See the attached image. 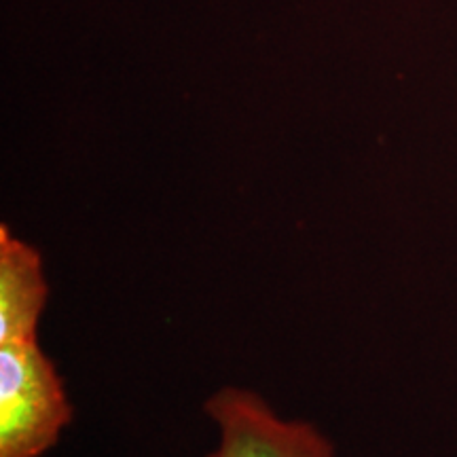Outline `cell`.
<instances>
[{
    "instance_id": "1",
    "label": "cell",
    "mask_w": 457,
    "mask_h": 457,
    "mask_svg": "<svg viewBox=\"0 0 457 457\" xmlns=\"http://www.w3.org/2000/svg\"><path fill=\"white\" fill-rule=\"evenodd\" d=\"M71 420L62 377L38 341L0 345V457H43Z\"/></svg>"
},
{
    "instance_id": "2",
    "label": "cell",
    "mask_w": 457,
    "mask_h": 457,
    "mask_svg": "<svg viewBox=\"0 0 457 457\" xmlns=\"http://www.w3.org/2000/svg\"><path fill=\"white\" fill-rule=\"evenodd\" d=\"M219 445L205 457H335L333 443L310 421L286 420L259 394L222 387L205 403Z\"/></svg>"
},
{
    "instance_id": "3",
    "label": "cell",
    "mask_w": 457,
    "mask_h": 457,
    "mask_svg": "<svg viewBox=\"0 0 457 457\" xmlns=\"http://www.w3.org/2000/svg\"><path fill=\"white\" fill-rule=\"evenodd\" d=\"M47 293L38 250L0 227V345L38 341Z\"/></svg>"
}]
</instances>
